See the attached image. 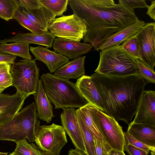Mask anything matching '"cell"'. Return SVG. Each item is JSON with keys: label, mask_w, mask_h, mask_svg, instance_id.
Instances as JSON below:
<instances>
[{"label": "cell", "mask_w": 155, "mask_h": 155, "mask_svg": "<svg viewBox=\"0 0 155 155\" xmlns=\"http://www.w3.org/2000/svg\"><path fill=\"white\" fill-rule=\"evenodd\" d=\"M74 14L85 23L83 39L95 50L110 35L139 20L134 10L119 0H69Z\"/></svg>", "instance_id": "obj_1"}, {"label": "cell", "mask_w": 155, "mask_h": 155, "mask_svg": "<svg viewBox=\"0 0 155 155\" xmlns=\"http://www.w3.org/2000/svg\"><path fill=\"white\" fill-rule=\"evenodd\" d=\"M90 76L100 94L105 114L129 125L147 82L139 74L117 77L95 72Z\"/></svg>", "instance_id": "obj_2"}, {"label": "cell", "mask_w": 155, "mask_h": 155, "mask_svg": "<svg viewBox=\"0 0 155 155\" xmlns=\"http://www.w3.org/2000/svg\"><path fill=\"white\" fill-rule=\"evenodd\" d=\"M40 126L35 102H33L0 127V140L16 143L27 139L29 143L35 142Z\"/></svg>", "instance_id": "obj_3"}, {"label": "cell", "mask_w": 155, "mask_h": 155, "mask_svg": "<svg viewBox=\"0 0 155 155\" xmlns=\"http://www.w3.org/2000/svg\"><path fill=\"white\" fill-rule=\"evenodd\" d=\"M50 103L55 109L67 107L80 108L88 103L82 96L75 84L50 73L43 74L40 78Z\"/></svg>", "instance_id": "obj_4"}, {"label": "cell", "mask_w": 155, "mask_h": 155, "mask_svg": "<svg viewBox=\"0 0 155 155\" xmlns=\"http://www.w3.org/2000/svg\"><path fill=\"white\" fill-rule=\"evenodd\" d=\"M100 53L99 63L95 72L117 77L139 74L136 60L120 45L102 49Z\"/></svg>", "instance_id": "obj_5"}, {"label": "cell", "mask_w": 155, "mask_h": 155, "mask_svg": "<svg viewBox=\"0 0 155 155\" xmlns=\"http://www.w3.org/2000/svg\"><path fill=\"white\" fill-rule=\"evenodd\" d=\"M35 60L23 59L15 62L10 67V72L12 78V86L17 92L27 98L35 95L39 81V69Z\"/></svg>", "instance_id": "obj_6"}, {"label": "cell", "mask_w": 155, "mask_h": 155, "mask_svg": "<svg viewBox=\"0 0 155 155\" xmlns=\"http://www.w3.org/2000/svg\"><path fill=\"white\" fill-rule=\"evenodd\" d=\"M35 142L43 155H59L68 141L62 126L53 123L40 126Z\"/></svg>", "instance_id": "obj_7"}, {"label": "cell", "mask_w": 155, "mask_h": 155, "mask_svg": "<svg viewBox=\"0 0 155 155\" xmlns=\"http://www.w3.org/2000/svg\"><path fill=\"white\" fill-rule=\"evenodd\" d=\"M48 30L57 38L79 42L87 31L85 23L74 14L55 18Z\"/></svg>", "instance_id": "obj_8"}, {"label": "cell", "mask_w": 155, "mask_h": 155, "mask_svg": "<svg viewBox=\"0 0 155 155\" xmlns=\"http://www.w3.org/2000/svg\"><path fill=\"white\" fill-rule=\"evenodd\" d=\"M97 115L104 139L112 149L124 152L126 141L122 127L114 118L98 109Z\"/></svg>", "instance_id": "obj_9"}, {"label": "cell", "mask_w": 155, "mask_h": 155, "mask_svg": "<svg viewBox=\"0 0 155 155\" xmlns=\"http://www.w3.org/2000/svg\"><path fill=\"white\" fill-rule=\"evenodd\" d=\"M140 60L153 70L155 65V23H147L137 34Z\"/></svg>", "instance_id": "obj_10"}, {"label": "cell", "mask_w": 155, "mask_h": 155, "mask_svg": "<svg viewBox=\"0 0 155 155\" xmlns=\"http://www.w3.org/2000/svg\"><path fill=\"white\" fill-rule=\"evenodd\" d=\"M60 117L62 126L75 148L85 153V147L76 110L73 107H65L63 109Z\"/></svg>", "instance_id": "obj_11"}, {"label": "cell", "mask_w": 155, "mask_h": 155, "mask_svg": "<svg viewBox=\"0 0 155 155\" xmlns=\"http://www.w3.org/2000/svg\"><path fill=\"white\" fill-rule=\"evenodd\" d=\"M26 98L18 92L12 95L0 94V127L14 117L21 108Z\"/></svg>", "instance_id": "obj_12"}, {"label": "cell", "mask_w": 155, "mask_h": 155, "mask_svg": "<svg viewBox=\"0 0 155 155\" xmlns=\"http://www.w3.org/2000/svg\"><path fill=\"white\" fill-rule=\"evenodd\" d=\"M133 123L155 126V92L144 91L141 95Z\"/></svg>", "instance_id": "obj_13"}, {"label": "cell", "mask_w": 155, "mask_h": 155, "mask_svg": "<svg viewBox=\"0 0 155 155\" xmlns=\"http://www.w3.org/2000/svg\"><path fill=\"white\" fill-rule=\"evenodd\" d=\"M52 46L54 51L70 59L80 57L89 52L92 48L90 44L60 38H55Z\"/></svg>", "instance_id": "obj_14"}, {"label": "cell", "mask_w": 155, "mask_h": 155, "mask_svg": "<svg viewBox=\"0 0 155 155\" xmlns=\"http://www.w3.org/2000/svg\"><path fill=\"white\" fill-rule=\"evenodd\" d=\"M75 84L80 94L88 103L106 113L100 94L90 76L84 75L81 77Z\"/></svg>", "instance_id": "obj_15"}, {"label": "cell", "mask_w": 155, "mask_h": 155, "mask_svg": "<svg viewBox=\"0 0 155 155\" xmlns=\"http://www.w3.org/2000/svg\"><path fill=\"white\" fill-rule=\"evenodd\" d=\"M30 50L35 57V60L45 64L50 72L53 73L69 61L66 57L41 46L30 47Z\"/></svg>", "instance_id": "obj_16"}, {"label": "cell", "mask_w": 155, "mask_h": 155, "mask_svg": "<svg viewBox=\"0 0 155 155\" xmlns=\"http://www.w3.org/2000/svg\"><path fill=\"white\" fill-rule=\"evenodd\" d=\"M145 24L144 21L139 20L110 35L96 50L99 51L109 47L119 46L121 43L136 35Z\"/></svg>", "instance_id": "obj_17"}, {"label": "cell", "mask_w": 155, "mask_h": 155, "mask_svg": "<svg viewBox=\"0 0 155 155\" xmlns=\"http://www.w3.org/2000/svg\"><path fill=\"white\" fill-rule=\"evenodd\" d=\"M56 37L49 31L35 34L31 33H18L13 37L0 40V44L8 42H21L39 45L48 48L52 46Z\"/></svg>", "instance_id": "obj_18"}, {"label": "cell", "mask_w": 155, "mask_h": 155, "mask_svg": "<svg viewBox=\"0 0 155 155\" xmlns=\"http://www.w3.org/2000/svg\"><path fill=\"white\" fill-rule=\"evenodd\" d=\"M34 97L38 118L48 123H50L54 117L53 114V106L45 91L41 79H39Z\"/></svg>", "instance_id": "obj_19"}, {"label": "cell", "mask_w": 155, "mask_h": 155, "mask_svg": "<svg viewBox=\"0 0 155 155\" xmlns=\"http://www.w3.org/2000/svg\"><path fill=\"white\" fill-rule=\"evenodd\" d=\"M86 56L79 57L68 61L55 71L53 74L58 78L67 80L77 79L84 75Z\"/></svg>", "instance_id": "obj_20"}, {"label": "cell", "mask_w": 155, "mask_h": 155, "mask_svg": "<svg viewBox=\"0 0 155 155\" xmlns=\"http://www.w3.org/2000/svg\"><path fill=\"white\" fill-rule=\"evenodd\" d=\"M98 109L94 105L88 103L77 110L93 135L99 140L104 139L101 130L97 115Z\"/></svg>", "instance_id": "obj_21"}, {"label": "cell", "mask_w": 155, "mask_h": 155, "mask_svg": "<svg viewBox=\"0 0 155 155\" xmlns=\"http://www.w3.org/2000/svg\"><path fill=\"white\" fill-rule=\"evenodd\" d=\"M127 132L143 143L155 147V126L131 122L128 125Z\"/></svg>", "instance_id": "obj_22"}, {"label": "cell", "mask_w": 155, "mask_h": 155, "mask_svg": "<svg viewBox=\"0 0 155 155\" xmlns=\"http://www.w3.org/2000/svg\"><path fill=\"white\" fill-rule=\"evenodd\" d=\"M22 11L25 16L41 30L46 31L56 16L44 7L30 10L23 8Z\"/></svg>", "instance_id": "obj_23"}, {"label": "cell", "mask_w": 155, "mask_h": 155, "mask_svg": "<svg viewBox=\"0 0 155 155\" xmlns=\"http://www.w3.org/2000/svg\"><path fill=\"white\" fill-rule=\"evenodd\" d=\"M29 44L21 42L0 44V53L18 56L24 59H31L29 52Z\"/></svg>", "instance_id": "obj_24"}, {"label": "cell", "mask_w": 155, "mask_h": 155, "mask_svg": "<svg viewBox=\"0 0 155 155\" xmlns=\"http://www.w3.org/2000/svg\"><path fill=\"white\" fill-rule=\"evenodd\" d=\"M79 125L80 128L86 155H96L93 135L89 131L78 111L76 110Z\"/></svg>", "instance_id": "obj_25"}, {"label": "cell", "mask_w": 155, "mask_h": 155, "mask_svg": "<svg viewBox=\"0 0 155 155\" xmlns=\"http://www.w3.org/2000/svg\"><path fill=\"white\" fill-rule=\"evenodd\" d=\"M40 5L56 16L63 15L67 11L69 0H39Z\"/></svg>", "instance_id": "obj_26"}, {"label": "cell", "mask_w": 155, "mask_h": 155, "mask_svg": "<svg viewBox=\"0 0 155 155\" xmlns=\"http://www.w3.org/2000/svg\"><path fill=\"white\" fill-rule=\"evenodd\" d=\"M16 143V146L14 152L17 155H43L35 144L29 143L26 139Z\"/></svg>", "instance_id": "obj_27"}, {"label": "cell", "mask_w": 155, "mask_h": 155, "mask_svg": "<svg viewBox=\"0 0 155 155\" xmlns=\"http://www.w3.org/2000/svg\"><path fill=\"white\" fill-rule=\"evenodd\" d=\"M18 7L14 0H0V17L6 21L13 19Z\"/></svg>", "instance_id": "obj_28"}, {"label": "cell", "mask_w": 155, "mask_h": 155, "mask_svg": "<svg viewBox=\"0 0 155 155\" xmlns=\"http://www.w3.org/2000/svg\"><path fill=\"white\" fill-rule=\"evenodd\" d=\"M13 19L16 20L20 25L29 30L31 33L37 34L45 32L38 28L28 19L19 7L15 12Z\"/></svg>", "instance_id": "obj_29"}, {"label": "cell", "mask_w": 155, "mask_h": 155, "mask_svg": "<svg viewBox=\"0 0 155 155\" xmlns=\"http://www.w3.org/2000/svg\"><path fill=\"white\" fill-rule=\"evenodd\" d=\"M120 46L134 60H140L137 34L123 42Z\"/></svg>", "instance_id": "obj_30"}, {"label": "cell", "mask_w": 155, "mask_h": 155, "mask_svg": "<svg viewBox=\"0 0 155 155\" xmlns=\"http://www.w3.org/2000/svg\"><path fill=\"white\" fill-rule=\"evenodd\" d=\"M139 74L147 82L155 83V73L139 59L136 60Z\"/></svg>", "instance_id": "obj_31"}, {"label": "cell", "mask_w": 155, "mask_h": 155, "mask_svg": "<svg viewBox=\"0 0 155 155\" xmlns=\"http://www.w3.org/2000/svg\"><path fill=\"white\" fill-rule=\"evenodd\" d=\"M124 135L127 143L141 149L149 154L150 151H155V147L147 145L137 140L128 133L124 132Z\"/></svg>", "instance_id": "obj_32"}, {"label": "cell", "mask_w": 155, "mask_h": 155, "mask_svg": "<svg viewBox=\"0 0 155 155\" xmlns=\"http://www.w3.org/2000/svg\"><path fill=\"white\" fill-rule=\"evenodd\" d=\"M96 155H105L112 149L104 139L99 140L93 135Z\"/></svg>", "instance_id": "obj_33"}, {"label": "cell", "mask_w": 155, "mask_h": 155, "mask_svg": "<svg viewBox=\"0 0 155 155\" xmlns=\"http://www.w3.org/2000/svg\"><path fill=\"white\" fill-rule=\"evenodd\" d=\"M20 8L30 10L39 8L41 5L39 0H14Z\"/></svg>", "instance_id": "obj_34"}, {"label": "cell", "mask_w": 155, "mask_h": 155, "mask_svg": "<svg viewBox=\"0 0 155 155\" xmlns=\"http://www.w3.org/2000/svg\"><path fill=\"white\" fill-rule=\"evenodd\" d=\"M12 78L10 71L0 73V87L5 89L12 85Z\"/></svg>", "instance_id": "obj_35"}, {"label": "cell", "mask_w": 155, "mask_h": 155, "mask_svg": "<svg viewBox=\"0 0 155 155\" xmlns=\"http://www.w3.org/2000/svg\"><path fill=\"white\" fill-rule=\"evenodd\" d=\"M129 155H148V153L145 151L133 146L127 144H125L124 148Z\"/></svg>", "instance_id": "obj_36"}, {"label": "cell", "mask_w": 155, "mask_h": 155, "mask_svg": "<svg viewBox=\"0 0 155 155\" xmlns=\"http://www.w3.org/2000/svg\"><path fill=\"white\" fill-rule=\"evenodd\" d=\"M122 1L133 9L136 8H147L148 6L144 0H122Z\"/></svg>", "instance_id": "obj_37"}, {"label": "cell", "mask_w": 155, "mask_h": 155, "mask_svg": "<svg viewBox=\"0 0 155 155\" xmlns=\"http://www.w3.org/2000/svg\"><path fill=\"white\" fill-rule=\"evenodd\" d=\"M17 56L4 53H0V63L13 64Z\"/></svg>", "instance_id": "obj_38"}, {"label": "cell", "mask_w": 155, "mask_h": 155, "mask_svg": "<svg viewBox=\"0 0 155 155\" xmlns=\"http://www.w3.org/2000/svg\"><path fill=\"white\" fill-rule=\"evenodd\" d=\"M148 10L147 14L154 21L155 20V1L152 2L150 6L147 7Z\"/></svg>", "instance_id": "obj_39"}, {"label": "cell", "mask_w": 155, "mask_h": 155, "mask_svg": "<svg viewBox=\"0 0 155 155\" xmlns=\"http://www.w3.org/2000/svg\"><path fill=\"white\" fill-rule=\"evenodd\" d=\"M11 64L5 63H0V73L10 71Z\"/></svg>", "instance_id": "obj_40"}, {"label": "cell", "mask_w": 155, "mask_h": 155, "mask_svg": "<svg viewBox=\"0 0 155 155\" xmlns=\"http://www.w3.org/2000/svg\"><path fill=\"white\" fill-rule=\"evenodd\" d=\"M68 155H86L83 152L76 148L71 149L68 151Z\"/></svg>", "instance_id": "obj_41"}, {"label": "cell", "mask_w": 155, "mask_h": 155, "mask_svg": "<svg viewBox=\"0 0 155 155\" xmlns=\"http://www.w3.org/2000/svg\"><path fill=\"white\" fill-rule=\"evenodd\" d=\"M109 155H126L124 152L112 149L108 153Z\"/></svg>", "instance_id": "obj_42"}, {"label": "cell", "mask_w": 155, "mask_h": 155, "mask_svg": "<svg viewBox=\"0 0 155 155\" xmlns=\"http://www.w3.org/2000/svg\"><path fill=\"white\" fill-rule=\"evenodd\" d=\"M5 89V88L0 87V94L2 93Z\"/></svg>", "instance_id": "obj_43"}, {"label": "cell", "mask_w": 155, "mask_h": 155, "mask_svg": "<svg viewBox=\"0 0 155 155\" xmlns=\"http://www.w3.org/2000/svg\"><path fill=\"white\" fill-rule=\"evenodd\" d=\"M8 153H3L0 152V155H7Z\"/></svg>", "instance_id": "obj_44"}, {"label": "cell", "mask_w": 155, "mask_h": 155, "mask_svg": "<svg viewBox=\"0 0 155 155\" xmlns=\"http://www.w3.org/2000/svg\"><path fill=\"white\" fill-rule=\"evenodd\" d=\"M151 155H155V151H151Z\"/></svg>", "instance_id": "obj_45"}, {"label": "cell", "mask_w": 155, "mask_h": 155, "mask_svg": "<svg viewBox=\"0 0 155 155\" xmlns=\"http://www.w3.org/2000/svg\"><path fill=\"white\" fill-rule=\"evenodd\" d=\"M9 155H17L14 152L11 153Z\"/></svg>", "instance_id": "obj_46"}, {"label": "cell", "mask_w": 155, "mask_h": 155, "mask_svg": "<svg viewBox=\"0 0 155 155\" xmlns=\"http://www.w3.org/2000/svg\"><path fill=\"white\" fill-rule=\"evenodd\" d=\"M109 155L107 153V154H106V155Z\"/></svg>", "instance_id": "obj_47"}]
</instances>
